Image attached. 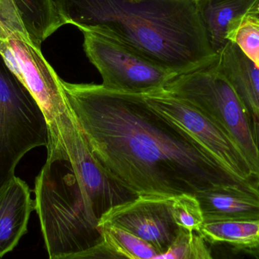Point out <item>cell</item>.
I'll list each match as a JSON object with an SVG mask.
<instances>
[{"label":"cell","mask_w":259,"mask_h":259,"mask_svg":"<svg viewBox=\"0 0 259 259\" xmlns=\"http://www.w3.org/2000/svg\"><path fill=\"white\" fill-rule=\"evenodd\" d=\"M61 85L96 158L139 196L175 197L218 187H258L231 173L191 134L152 108L143 94L62 79Z\"/></svg>","instance_id":"obj_1"},{"label":"cell","mask_w":259,"mask_h":259,"mask_svg":"<svg viewBox=\"0 0 259 259\" xmlns=\"http://www.w3.org/2000/svg\"><path fill=\"white\" fill-rule=\"evenodd\" d=\"M65 24L106 35L177 76L216 53L194 0H54Z\"/></svg>","instance_id":"obj_2"},{"label":"cell","mask_w":259,"mask_h":259,"mask_svg":"<svg viewBox=\"0 0 259 259\" xmlns=\"http://www.w3.org/2000/svg\"><path fill=\"white\" fill-rule=\"evenodd\" d=\"M34 210L50 258L94 247L104 241L100 218L91 204L41 169L35 180Z\"/></svg>","instance_id":"obj_3"},{"label":"cell","mask_w":259,"mask_h":259,"mask_svg":"<svg viewBox=\"0 0 259 259\" xmlns=\"http://www.w3.org/2000/svg\"><path fill=\"white\" fill-rule=\"evenodd\" d=\"M162 91L193 105L226 132L249 161L259 183L258 146L241 102L216 57L205 66L175 77Z\"/></svg>","instance_id":"obj_4"},{"label":"cell","mask_w":259,"mask_h":259,"mask_svg":"<svg viewBox=\"0 0 259 259\" xmlns=\"http://www.w3.org/2000/svg\"><path fill=\"white\" fill-rule=\"evenodd\" d=\"M47 121L27 88L0 57V193L15 178L21 158L47 146Z\"/></svg>","instance_id":"obj_5"},{"label":"cell","mask_w":259,"mask_h":259,"mask_svg":"<svg viewBox=\"0 0 259 259\" xmlns=\"http://www.w3.org/2000/svg\"><path fill=\"white\" fill-rule=\"evenodd\" d=\"M81 32L83 50L106 89L145 95L164 90L178 77L112 38L91 30Z\"/></svg>","instance_id":"obj_6"},{"label":"cell","mask_w":259,"mask_h":259,"mask_svg":"<svg viewBox=\"0 0 259 259\" xmlns=\"http://www.w3.org/2000/svg\"><path fill=\"white\" fill-rule=\"evenodd\" d=\"M143 96L152 108L191 134L231 173L259 187L250 164L237 143L197 108L162 90Z\"/></svg>","instance_id":"obj_7"},{"label":"cell","mask_w":259,"mask_h":259,"mask_svg":"<svg viewBox=\"0 0 259 259\" xmlns=\"http://www.w3.org/2000/svg\"><path fill=\"white\" fill-rule=\"evenodd\" d=\"M18 69L20 82L27 88L40 108L47 121L48 137L71 109L61 85V78L42 55L41 47L21 33L6 36Z\"/></svg>","instance_id":"obj_8"},{"label":"cell","mask_w":259,"mask_h":259,"mask_svg":"<svg viewBox=\"0 0 259 259\" xmlns=\"http://www.w3.org/2000/svg\"><path fill=\"white\" fill-rule=\"evenodd\" d=\"M172 198L138 196L111 208L99 225L124 230L147 242L158 253H164L176 241L181 229L174 220Z\"/></svg>","instance_id":"obj_9"},{"label":"cell","mask_w":259,"mask_h":259,"mask_svg":"<svg viewBox=\"0 0 259 259\" xmlns=\"http://www.w3.org/2000/svg\"><path fill=\"white\" fill-rule=\"evenodd\" d=\"M216 61L241 102L259 149V68L230 41Z\"/></svg>","instance_id":"obj_10"},{"label":"cell","mask_w":259,"mask_h":259,"mask_svg":"<svg viewBox=\"0 0 259 259\" xmlns=\"http://www.w3.org/2000/svg\"><path fill=\"white\" fill-rule=\"evenodd\" d=\"M204 222L259 220V188L218 187L194 195Z\"/></svg>","instance_id":"obj_11"},{"label":"cell","mask_w":259,"mask_h":259,"mask_svg":"<svg viewBox=\"0 0 259 259\" xmlns=\"http://www.w3.org/2000/svg\"><path fill=\"white\" fill-rule=\"evenodd\" d=\"M33 210L31 190L15 177L0 193V258L13 250L26 234Z\"/></svg>","instance_id":"obj_12"},{"label":"cell","mask_w":259,"mask_h":259,"mask_svg":"<svg viewBox=\"0 0 259 259\" xmlns=\"http://www.w3.org/2000/svg\"><path fill=\"white\" fill-rule=\"evenodd\" d=\"M198 10L210 44L217 54L228 42V30L240 19L254 14L259 0H197Z\"/></svg>","instance_id":"obj_13"},{"label":"cell","mask_w":259,"mask_h":259,"mask_svg":"<svg viewBox=\"0 0 259 259\" xmlns=\"http://www.w3.org/2000/svg\"><path fill=\"white\" fill-rule=\"evenodd\" d=\"M24 30L32 42H42L65 25L54 0H13Z\"/></svg>","instance_id":"obj_14"},{"label":"cell","mask_w":259,"mask_h":259,"mask_svg":"<svg viewBox=\"0 0 259 259\" xmlns=\"http://www.w3.org/2000/svg\"><path fill=\"white\" fill-rule=\"evenodd\" d=\"M196 234L210 243H226L240 249L259 248V220L204 222Z\"/></svg>","instance_id":"obj_15"},{"label":"cell","mask_w":259,"mask_h":259,"mask_svg":"<svg viewBox=\"0 0 259 259\" xmlns=\"http://www.w3.org/2000/svg\"><path fill=\"white\" fill-rule=\"evenodd\" d=\"M104 240L131 259H150L159 255L149 243L124 230L110 225H99Z\"/></svg>","instance_id":"obj_16"},{"label":"cell","mask_w":259,"mask_h":259,"mask_svg":"<svg viewBox=\"0 0 259 259\" xmlns=\"http://www.w3.org/2000/svg\"><path fill=\"white\" fill-rule=\"evenodd\" d=\"M227 39L236 44L259 68V15H246L227 33Z\"/></svg>","instance_id":"obj_17"},{"label":"cell","mask_w":259,"mask_h":259,"mask_svg":"<svg viewBox=\"0 0 259 259\" xmlns=\"http://www.w3.org/2000/svg\"><path fill=\"white\" fill-rule=\"evenodd\" d=\"M172 214L180 228L196 234L204 222L200 205L193 195L183 194L172 198Z\"/></svg>","instance_id":"obj_18"},{"label":"cell","mask_w":259,"mask_h":259,"mask_svg":"<svg viewBox=\"0 0 259 259\" xmlns=\"http://www.w3.org/2000/svg\"><path fill=\"white\" fill-rule=\"evenodd\" d=\"M12 33H21L28 36L13 0H0V35L1 37H6Z\"/></svg>","instance_id":"obj_19"},{"label":"cell","mask_w":259,"mask_h":259,"mask_svg":"<svg viewBox=\"0 0 259 259\" xmlns=\"http://www.w3.org/2000/svg\"><path fill=\"white\" fill-rule=\"evenodd\" d=\"M195 233L181 228L176 241L164 253L150 259H194Z\"/></svg>","instance_id":"obj_20"},{"label":"cell","mask_w":259,"mask_h":259,"mask_svg":"<svg viewBox=\"0 0 259 259\" xmlns=\"http://www.w3.org/2000/svg\"><path fill=\"white\" fill-rule=\"evenodd\" d=\"M50 259H131L112 247L107 242L80 252L66 254Z\"/></svg>","instance_id":"obj_21"},{"label":"cell","mask_w":259,"mask_h":259,"mask_svg":"<svg viewBox=\"0 0 259 259\" xmlns=\"http://www.w3.org/2000/svg\"><path fill=\"white\" fill-rule=\"evenodd\" d=\"M194 259H214L211 255V251L206 245V242L197 234L195 233L194 240Z\"/></svg>","instance_id":"obj_22"},{"label":"cell","mask_w":259,"mask_h":259,"mask_svg":"<svg viewBox=\"0 0 259 259\" xmlns=\"http://www.w3.org/2000/svg\"><path fill=\"white\" fill-rule=\"evenodd\" d=\"M253 15H259V4L258 6H257L256 9H255V12H254Z\"/></svg>","instance_id":"obj_23"},{"label":"cell","mask_w":259,"mask_h":259,"mask_svg":"<svg viewBox=\"0 0 259 259\" xmlns=\"http://www.w3.org/2000/svg\"><path fill=\"white\" fill-rule=\"evenodd\" d=\"M194 1H197V0H194Z\"/></svg>","instance_id":"obj_24"},{"label":"cell","mask_w":259,"mask_h":259,"mask_svg":"<svg viewBox=\"0 0 259 259\" xmlns=\"http://www.w3.org/2000/svg\"><path fill=\"white\" fill-rule=\"evenodd\" d=\"M0 37H1V35H0Z\"/></svg>","instance_id":"obj_25"}]
</instances>
